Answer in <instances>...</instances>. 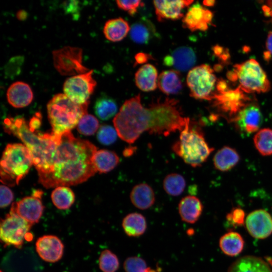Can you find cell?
<instances>
[{
	"label": "cell",
	"instance_id": "1",
	"mask_svg": "<svg viewBox=\"0 0 272 272\" xmlns=\"http://www.w3.org/2000/svg\"><path fill=\"white\" fill-rule=\"evenodd\" d=\"M55 136L56 145L49 168L45 174L39 177V181L44 187L76 185L96 173L93 162L97 151L95 146L88 141L75 138L71 131Z\"/></svg>",
	"mask_w": 272,
	"mask_h": 272
},
{
	"label": "cell",
	"instance_id": "2",
	"mask_svg": "<svg viewBox=\"0 0 272 272\" xmlns=\"http://www.w3.org/2000/svg\"><path fill=\"white\" fill-rule=\"evenodd\" d=\"M6 132L20 139L29 150L38 176L48 171L56 145V137L51 133H37L31 130L24 118L8 117L4 121Z\"/></svg>",
	"mask_w": 272,
	"mask_h": 272
},
{
	"label": "cell",
	"instance_id": "3",
	"mask_svg": "<svg viewBox=\"0 0 272 272\" xmlns=\"http://www.w3.org/2000/svg\"><path fill=\"white\" fill-rule=\"evenodd\" d=\"M150 119L148 108L143 106L140 94L126 100L113 119L118 136L132 144L145 131H148Z\"/></svg>",
	"mask_w": 272,
	"mask_h": 272
},
{
	"label": "cell",
	"instance_id": "4",
	"mask_svg": "<svg viewBox=\"0 0 272 272\" xmlns=\"http://www.w3.org/2000/svg\"><path fill=\"white\" fill-rule=\"evenodd\" d=\"M148 109V131L150 134L168 136L177 130L181 131L190 121L183 116L178 101L174 99L167 98L153 102Z\"/></svg>",
	"mask_w": 272,
	"mask_h": 272
},
{
	"label": "cell",
	"instance_id": "5",
	"mask_svg": "<svg viewBox=\"0 0 272 272\" xmlns=\"http://www.w3.org/2000/svg\"><path fill=\"white\" fill-rule=\"evenodd\" d=\"M89 103L79 104L64 94L55 95L47 105L51 132L55 135H61L71 131L77 126L80 119L87 114Z\"/></svg>",
	"mask_w": 272,
	"mask_h": 272
},
{
	"label": "cell",
	"instance_id": "6",
	"mask_svg": "<svg viewBox=\"0 0 272 272\" xmlns=\"http://www.w3.org/2000/svg\"><path fill=\"white\" fill-rule=\"evenodd\" d=\"M172 149L193 167L201 166L214 150L206 141L200 127L191 121L180 131L179 139L173 144Z\"/></svg>",
	"mask_w": 272,
	"mask_h": 272
},
{
	"label": "cell",
	"instance_id": "7",
	"mask_svg": "<svg viewBox=\"0 0 272 272\" xmlns=\"http://www.w3.org/2000/svg\"><path fill=\"white\" fill-rule=\"evenodd\" d=\"M32 164L31 153L24 144H8L1 161V181L9 186L18 184L27 174Z\"/></svg>",
	"mask_w": 272,
	"mask_h": 272
},
{
	"label": "cell",
	"instance_id": "8",
	"mask_svg": "<svg viewBox=\"0 0 272 272\" xmlns=\"http://www.w3.org/2000/svg\"><path fill=\"white\" fill-rule=\"evenodd\" d=\"M234 74L239 88L246 93H265L270 88L266 74L254 59H250L234 66Z\"/></svg>",
	"mask_w": 272,
	"mask_h": 272
},
{
	"label": "cell",
	"instance_id": "9",
	"mask_svg": "<svg viewBox=\"0 0 272 272\" xmlns=\"http://www.w3.org/2000/svg\"><path fill=\"white\" fill-rule=\"evenodd\" d=\"M217 78L213 70L208 64H201L189 70L186 83L190 96L196 99L211 100L215 92Z\"/></svg>",
	"mask_w": 272,
	"mask_h": 272
},
{
	"label": "cell",
	"instance_id": "10",
	"mask_svg": "<svg viewBox=\"0 0 272 272\" xmlns=\"http://www.w3.org/2000/svg\"><path fill=\"white\" fill-rule=\"evenodd\" d=\"M82 54L81 48L70 46L53 50L54 66L63 76H75L87 73L89 71L82 63Z\"/></svg>",
	"mask_w": 272,
	"mask_h": 272
},
{
	"label": "cell",
	"instance_id": "11",
	"mask_svg": "<svg viewBox=\"0 0 272 272\" xmlns=\"http://www.w3.org/2000/svg\"><path fill=\"white\" fill-rule=\"evenodd\" d=\"M32 225L16 214L10 212L1 222L0 237L5 245L20 248Z\"/></svg>",
	"mask_w": 272,
	"mask_h": 272
},
{
	"label": "cell",
	"instance_id": "12",
	"mask_svg": "<svg viewBox=\"0 0 272 272\" xmlns=\"http://www.w3.org/2000/svg\"><path fill=\"white\" fill-rule=\"evenodd\" d=\"M93 73V71L90 70L67 78L63 86L64 94L77 104L89 103V99L96 86V82L92 77Z\"/></svg>",
	"mask_w": 272,
	"mask_h": 272
},
{
	"label": "cell",
	"instance_id": "13",
	"mask_svg": "<svg viewBox=\"0 0 272 272\" xmlns=\"http://www.w3.org/2000/svg\"><path fill=\"white\" fill-rule=\"evenodd\" d=\"M42 194L41 191L36 190L33 195L13 202L10 212L16 214L32 225L38 223L44 210L41 200Z\"/></svg>",
	"mask_w": 272,
	"mask_h": 272
},
{
	"label": "cell",
	"instance_id": "14",
	"mask_svg": "<svg viewBox=\"0 0 272 272\" xmlns=\"http://www.w3.org/2000/svg\"><path fill=\"white\" fill-rule=\"evenodd\" d=\"M245 225L252 237L265 239L272 234V216L263 209L254 210L247 216Z\"/></svg>",
	"mask_w": 272,
	"mask_h": 272
},
{
	"label": "cell",
	"instance_id": "15",
	"mask_svg": "<svg viewBox=\"0 0 272 272\" xmlns=\"http://www.w3.org/2000/svg\"><path fill=\"white\" fill-rule=\"evenodd\" d=\"M233 120L236 128L240 132L249 135L259 130L263 116L259 107L251 104L246 105L242 108Z\"/></svg>",
	"mask_w": 272,
	"mask_h": 272
},
{
	"label": "cell",
	"instance_id": "16",
	"mask_svg": "<svg viewBox=\"0 0 272 272\" xmlns=\"http://www.w3.org/2000/svg\"><path fill=\"white\" fill-rule=\"evenodd\" d=\"M213 17L211 11L198 3L195 4L188 9L183 17V27L192 32L205 31L211 24Z\"/></svg>",
	"mask_w": 272,
	"mask_h": 272
},
{
	"label": "cell",
	"instance_id": "17",
	"mask_svg": "<svg viewBox=\"0 0 272 272\" xmlns=\"http://www.w3.org/2000/svg\"><path fill=\"white\" fill-rule=\"evenodd\" d=\"M36 248L39 256L49 262L59 260L63 252L62 242L54 235H44L39 238L36 243Z\"/></svg>",
	"mask_w": 272,
	"mask_h": 272
},
{
	"label": "cell",
	"instance_id": "18",
	"mask_svg": "<svg viewBox=\"0 0 272 272\" xmlns=\"http://www.w3.org/2000/svg\"><path fill=\"white\" fill-rule=\"evenodd\" d=\"M193 1H154L153 4L157 19L160 22L165 20H176L183 17V9L190 5Z\"/></svg>",
	"mask_w": 272,
	"mask_h": 272
},
{
	"label": "cell",
	"instance_id": "19",
	"mask_svg": "<svg viewBox=\"0 0 272 272\" xmlns=\"http://www.w3.org/2000/svg\"><path fill=\"white\" fill-rule=\"evenodd\" d=\"M242 91L239 88L220 92L215 95L214 99L223 111L236 116L246 105L245 103L246 99Z\"/></svg>",
	"mask_w": 272,
	"mask_h": 272
},
{
	"label": "cell",
	"instance_id": "20",
	"mask_svg": "<svg viewBox=\"0 0 272 272\" xmlns=\"http://www.w3.org/2000/svg\"><path fill=\"white\" fill-rule=\"evenodd\" d=\"M196 62V55L193 50L187 46L176 48L171 55L164 59L166 65L173 66L178 72H185L191 69Z\"/></svg>",
	"mask_w": 272,
	"mask_h": 272
},
{
	"label": "cell",
	"instance_id": "21",
	"mask_svg": "<svg viewBox=\"0 0 272 272\" xmlns=\"http://www.w3.org/2000/svg\"><path fill=\"white\" fill-rule=\"evenodd\" d=\"M7 98L9 104L14 107L23 108L31 103L33 94L28 84L18 81L9 87L7 92Z\"/></svg>",
	"mask_w": 272,
	"mask_h": 272
},
{
	"label": "cell",
	"instance_id": "22",
	"mask_svg": "<svg viewBox=\"0 0 272 272\" xmlns=\"http://www.w3.org/2000/svg\"><path fill=\"white\" fill-rule=\"evenodd\" d=\"M228 272H272L269 264L260 257L245 255L236 259Z\"/></svg>",
	"mask_w": 272,
	"mask_h": 272
},
{
	"label": "cell",
	"instance_id": "23",
	"mask_svg": "<svg viewBox=\"0 0 272 272\" xmlns=\"http://www.w3.org/2000/svg\"><path fill=\"white\" fill-rule=\"evenodd\" d=\"M202 210L201 201L194 195L184 197L178 205V212L181 220L190 224H194L199 219Z\"/></svg>",
	"mask_w": 272,
	"mask_h": 272
},
{
	"label": "cell",
	"instance_id": "24",
	"mask_svg": "<svg viewBox=\"0 0 272 272\" xmlns=\"http://www.w3.org/2000/svg\"><path fill=\"white\" fill-rule=\"evenodd\" d=\"M158 79L157 69L151 64L142 65L135 74L137 86L144 92L155 90L158 86Z\"/></svg>",
	"mask_w": 272,
	"mask_h": 272
},
{
	"label": "cell",
	"instance_id": "25",
	"mask_svg": "<svg viewBox=\"0 0 272 272\" xmlns=\"http://www.w3.org/2000/svg\"><path fill=\"white\" fill-rule=\"evenodd\" d=\"M132 203L137 208L144 210L151 207L155 201L153 188L147 183L135 185L130 193Z\"/></svg>",
	"mask_w": 272,
	"mask_h": 272
},
{
	"label": "cell",
	"instance_id": "26",
	"mask_svg": "<svg viewBox=\"0 0 272 272\" xmlns=\"http://www.w3.org/2000/svg\"><path fill=\"white\" fill-rule=\"evenodd\" d=\"M158 86L166 95L180 93L183 85L179 72L176 70L163 71L158 77Z\"/></svg>",
	"mask_w": 272,
	"mask_h": 272
},
{
	"label": "cell",
	"instance_id": "27",
	"mask_svg": "<svg viewBox=\"0 0 272 272\" xmlns=\"http://www.w3.org/2000/svg\"><path fill=\"white\" fill-rule=\"evenodd\" d=\"M240 159V157L235 149L229 146H224L215 154L213 163L216 169L226 172L235 167Z\"/></svg>",
	"mask_w": 272,
	"mask_h": 272
},
{
	"label": "cell",
	"instance_id": "28",
	"mask_svg": "<svg viewBox=\"0 0 272 272\" xmlns=\"http://www.w3.org/2000/svg\"><path fill=\"white\" fill-rule=\"evenodd\" d=\"M219 246L226 255L236 256L242 251L244 240L239 233L229 231L221 236L219 240Z\"/></svg>",
	"mask_w": 272,
	"mask_h": 272
},
{
	"label": "cell",
	"instance_id": "29",
	"mask_svg": "<svg viewBox=\"0 0 272 272\" xmlns=\"http://www.w3.org/2000/svg\"><path fill=\"white\" fill-rule=\"evenodd\" d=\"M128 22L122 18L112 19L105 24L103 33L105 37L112 42L123 39L130 31Z\"/></svg>",
	"mask_w": 272,
	"mask_h": 272
},
{
	"label": "cell",
	"instance_id": "30",
	"mask_svg": "<svg viewBox=\"0 0 272 272\" xmlns=\"http://www.w3.org/2000/svg\"><path fill=\"white\" fill-rule=\"evenodd\" d=\"M93 162L97 171L106 173L112 170L118 164L119 158L113 151L100 150L95 153Z\"/></svg>",
	"mask_w": 272,
	"mask_h": 272
},
{
	"label": "cell",
	"instance_id": "31",
	"mask_svg": "<svg viewBox=\"0 0 272 272\" xmlns=\"http://www.w3.org/2000/svg\"><path fill=\"white\" fill-rule=\"evenodd\" d=\"M122 226L127 235L138 237L145 233L147 225L145 218L142 214L132 213L124 218Z\"/></svg>",
	"mask_w": 272,
	"mask_h": 272
},
{
	"label": "cell",
	"instance_id": "32",
	"mask_svg": "<svg viewBox=\"0 0 272 272\" xmlns=\"http://www.w3.org/2000/svg\"><path fill=\"white\" fill-rule=\"evenodd\" d=\"M155 33L153 25L148 20H142L133 24L130 28L131 39L138 44H147Z\"/></svg>",
	"mask_w": 272,
	"mask_h": 272
},
{
	"label": "cell",
	"instance_id": "33",
	"mask_svg": "<svg viewBox=\"0 0 272 272\" xmlns=\"http://www.w3.org/2000/svg\"><path fill=\"white\" fill-rule=\"evenodd\" d=\"M94 111L100 119L106 120L116 115L117 105L113 99L103 96L97 99L94 105Z\"/></svg>",
	"mask_w": 272,
	"mask_h": 272
},
{
	"label": "cell",
	"instance_id": "34",
	"mask_svg": "<svg viewBox=\"0 0 272 272\" xmlns=\"http://www.w3.org/2000/svg\"><path fill=\"white\" fill-rule=\"evenodd\" d=\"M51 200L58 209H69L75 201V194L72 189L66 186H58L52 192Z\"/></svg>",
	"mask_w": 272,
	"mask_h": 272
},
{
	"label": "cell",
	"instance_id": "35",
	"mask_svg": "<svg viewBox=\"0 0 272 272\" xmlns=\"http://www.w3.org/2000/svg\"><path fill=\"white\" fill-rule=\"evenodd\" d=\"M253 142L255 148L262 156L272 155V129L264 128L255 134Z\"/></svg>",
	"mask_w": 272,
	"mask_h": 272
},
{
	"label": "cell",
	"instance_id": "36",
	"mask_svg": "<svg viewBox=\"0 0 272 272\" xmlns=\"http://www.w3.org/2000/svg\"><path fill=\"white\" fill-rule=\"evenodd\" d=\"M163 188L165 192L172 196L181 194L186 186L184 178L178 173H171L167 175L163 180Z\"/></svg>",
	"mask_w": 272,
	"mask_h": 272
},
{
	"label": "cell",
	"instance_id": "37",
	"mask_svg": "<svg viewBox=\"0 0 272 272\" xmlns=\"http://www.w3.org/2000/svg\"><path fill=\"white\" fill-rule=\"evenodd\" d=\"M99 265L103 272H115L119 267L117 256L109 250L103 251L99 257Z\"/></svg>",
	"mask_w": 272,
	"mask_h": 272
},
{
	"label": "cell",
	"instance_id": "38",
	"mask_svg": "<svg viewBox=\"0 0 272 272\" xmlns=\"http://www.w3.org/2000/svg\"><path fill=\"white\" fill-rule=\"evenodd\" d=\"M98 119L91 114L84 115L79 120L77 125L78 131L85 135L94 134L99 129Z\"/></svg>",
	"mask_w": 272,
	"mask_h": 272
},
{
	"label": "cell",
	"instance_id": "39",
	"mask_svg": "<svg viewBox=\"0 0 272 272\" xmlns=\"http://www.w3.org/2000/svg\"><path fill=\"white\" fill-rule=\"evenodd\" d=\"M123 267L125 272H157L147 267L145 260L138 256L126 258L124 262Z\"/></svg>",
	"mask_w": 272,
	"mask_h": 272
},
{
	"label": "cell",
	"instance_id": "40",
	"mask_svg": "<svg viewBox=\"0 0 272 272\" xmlns=\"http://www.w3.org/2000/svg\"><path fill=\"white\" fill-rule=\"evenodd\" d=\"M117 135L115 128L109 125L103 124L98 129L97 138L101 144L110 145L116 141Z\"/></svg>",
	"mask_w": 272,
	"mask_h": 272
},
{
	"label": "cell",
	"instance_id": "41",
	"mask_svg": "<svg viewBox=\"0 0 272 272\" xmlns=\"http://www.w3.org/2000/svg\"><path fill=\"white\" fill-rule=\"evenodd\" d=\"M24 57L17 56L11 58L5 66V74L8 78H13L18 75L21 71Z\"/></svg>",
	"mask_w": 272,
	"mask_h": 272
},
{
	"label": "cell",
	"instance_id": "42",
	"mask_svg": "<svg viewBox=\"0 0 272 272\" xmlns=\"http://www.w3.org/2000/svg\"><path fill=\"white\" fill-rule=\"evenodd\" d=\"M226 219L233 226H241L245 224V214L242 209L234 208L226 215Z\"/></svg>",
	"mask_w": 272,
	"mask_h": 272
},
{
	"label": "cell",
	"instance_id": "43",
	"mask_svg": "<svg viewBox=\"0 0 272 272\" xmlns=\"http://www.w3.org/2000/svg\"><path fill=\"white\" fill-rule=\"evenodd\" d=\"M116 2L119 9L127 12L130 16L134 15L139 8L144 5L140 0L117 1Z\"/></svg>",
	"mask_w": 272,
	"mask_h": 272
},
{
	"label": "cell",
	"instance_id": "44",
	"mask_svg": "<svg viewBox=\"0 0 272 272\" xmlns=\"http://www.w3.org/2000/svg\"><path fill=\"white\" fill-rule=\"evenodd\" d=\"M61 6L65 13L72 15L75 19H77L79 18L80 8L79 1H65L63 2Z\"/></svg>",
	"mask_w": 272,
	"mask_h": 272
},
{
	"label": "cell",
	"instance_id": "45",
	"mask_svg": "<svg viewBox=\"0 0 272 272\" xmlns=\"http://www.w3.org/2000/svg\"><path fill=\"white\" fill-rule=\"evenodd\" d=\"M14 198L13 193L12 190L5 185H1V203L2 208L9 206L12 201Z\"/></svg>",
	"mask_w": 272,
	"mask_h": 272
},
{
	"label": "cell",
	"instance_id": "46",
	"mask_svg": "<svg viewBox=\"0 0 272 272\" xmlns=\"http://www.w3.org/2000/svg\"><path fill=\"white\" fill-rule=\"evenodd\" d=\"M30 129L33 131H35L38 129L41 125L40 114L36 113L35 116H33L29 123Z\"/></svg>",
	"mask_w": 272,
	"mask_h": 272
},
{
	"label": "cell",
	"instance_id": "47",
	"mask_svg": "<svg viewBox=\"0 0 272 272\" xmlns=\"http://www.w3.org/2000/svg\"><path fill=\"white\" fill-rule=\"evenodd\" d=\"M150 59H152V56L144 52L138 53L135 56V63L137 64H144Z\"/></svg>",
	"mask_w": 272,
	"mask_h": 272
},
{
	"label": "cell",
	"instance_id": "48",
	"mask_svg": "<svg viewBox=\"0 0 272 272\" xmlns=\"http://www.w3.org/2000/svg\"><path fill=\"white\" fill-rule=\"evenodd\" d=\"M265 45L268 54L272 56V31L267 35Z\"/></svg>",
	"mask_w": 272,
	"mask_h": 272
},
{
	"label": "cell",
	"instance_id": "49",
	"mask_svg": "<svg viewBox=\"0 0 272 272\" xmlns=\"http://www.w3.org/2000/svg\"><path fill=\"white\" fill-rule=\"evenodd\" d=\"M263 10L266 15L270 17L272 22V1L269 2V4L263 6Z\"/></svg>",
	"mask_w": 272,
	"mask_h": 272
},
{
	"label": "cell",
	"instance_id": "50",
	"mask_svg": "<svg viewBox=\"0 0 272 272\" xmlns=\"http://www.w3.org/2000/svg\"><path fill=\"white\" fill-rule=\"evenodd\" d=\"M136 150L135 148L133 147H128L124 149L123 152V154L125 157H128L133 154Z\"/></svg>",
	"mask_w": 272,
	"mask_h": 272
},
{
	"label": "cell",
	"instance_id": "51",
	"mask_svg": "<svg viewBox=\"0 0 272 272\" xmlns=\"http://www.w3.org/2000/svg\"><path fill=\"white\" fill-rule=\"evenodd\" d=\"M16 16L19 20H24L27 18L28 14L24 10H20L17 12Z\"/></svg>",
	"mask_w": 272,
	"mask_h": 272
},
{
	"label": "cell",
	"instance_id": "52",
	"mask_svg": "<svg viewBox=\"0 0 272 272\" xmlns=\"http://www.w3.org/2000/svg\"><path fill=\"white\" fill-rule=\"evenodd\" d=\"M214 1H205L203 2V4L207 6H212L214 5Z\"/></svg>",
	"mask_w": 272,
	"mask_h": 272
},
{
	"label": "cell",
	"instance_id": "53",
	"mask_svg": "<svg viewBox=\"0 0 272 272\" xmlns=\"http://www.w3.org/2000/svg\"><path fill=\"white\" fill-rule=\"evenodd\" d=\"M265 259L266 260L267 262L272 267V258L270 257L266 256L265 257Z\"/></svg>",
	"mask_w": 272,
	"mask_h": 272
},
{
	"label": "cell",
	"instance_id": "54",
	"mask_svg": "<svg viewBox=\"0 0 272 272\" xmlns=\"http://www.w3.org/2000/svg\"><path fill=\"white\" fill-rule=\"evenodd\" d=\"M1 272H2V271L1 270Z\"/></svg>",
	"mask_w": 272,
	"mask_h": 272
}]
</instances>
